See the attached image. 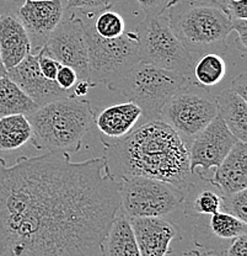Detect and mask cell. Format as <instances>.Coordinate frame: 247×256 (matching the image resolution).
<instances>
[{
  "label": "cell",
  "mask_w": 247,
  "mask_h": 256,
  "mask_svg": "<svg viewBox=\"0 0 247 256\" xmlns=\"http://www.w3.org/2000/svg\"><path fill=\"white\" fill-rule=\"evenodd\" d=\"M118 210L119 181L103 156L0 158V256H102Z\"/></svg>",
  "instance_id": "cell-1"
},
{
  "label": "cell",
  "mask_w": 247,
  "mask_h": 256,
  "mask_svg": "<svg viewBox=\"0 0 247 256\" xmlns=\"http://www.w3.org/2000/svg\"><path fill=\"white\" fill-rule=\"evenodd\" d=\"M101 142L103 158L117 181L139 176L183 188L193 184L187 143L160 120L148 121L122 140Z\"/></svg>",
  "instance_id": "cell-2"
},
{
  "label": "cell",
  "mask_w": 247,
  "mask_h": 256,
  "mask_svg": "<svg viewBox=\"0 0 247 256\" xmlns=\"http://www.w3.org/2000/svg\"><path fill=\"white\" fill-rule=\"evenodd\" d=\"M95 116L90 101L75 96L39 106L27 116L32 128L31 143L39 150L76 153Z\"/></svg>",
  "instance_id": "cell-3"
},
{
  "label": "cell",
  "mask_w": 247,
  "mask_h": 256,
  "mask_svg": "<svg viewBox=\"0 0 247 256\" xmlns=\"http://www.w3.org/2000/svg\"><path fill=\"white\" fill-rule=\"evenodd\" d=\"M169 22L191 54L222 52L233 32L227 9L213 0L179 2L169 9Z\"/></svg>",
  "instance_id": "cell-4"
},
{
  "label": "cell",
  "mask_w": 247,
  "mask_h": 256,
  "mask_svg": "<svg viewBox=\"0 0 247 256\" xmlns=\"http://www.w3.org/2000/svg\"><path fill=\"white\" fill-rule=\"evenodd\" d=\"M187 82L176 72L139 62L123 78L107 85V89L128 98L148 121H158L170 98Z\"/></svg>",
  "instance_id": "cell-5"
},
{
  "label": "cell",
  "mask_w": 247,
  "mask_h": 256,
  "mask_svg": "<svg viewBox=\"0 0 247 256\" xmlns=\"http://www.w3.org/2000/svg\"><path fill=\"white\" fill-rule=\"evenodd\" d=\"M134 34L139 62L176 72L191 82L195 60L175 34L167 16L145 18Z\"/></svg>",
  "instance_id": "cell-6"
},
{
  "label": "cell",
  "mask_w": 247,
  "mask_h": 256,
  "mask_svg": "<svg viewBox=\"0 0 247 256\" xmlns=\"http://www.w3.org/2000/svg\"><path fill=\"white\" fill-rule=\"evenodd\" d=\"M84 34L89 60V82L94 86L112 84L139 63L134 31L124 32L118 38L106 40L94 31L90 21L84 22Z\"/></svg>",
  "instance_id": "cell-7"
},
{
  "label": "cell",
  "mask_w": 247,
  "mask_h": 256,
  "mask_svg": "<svg viewBox=\"0 0 247 256\" xmlns=\"http://www.w3.org/2000/svg\"><path fill=\"white\" fill-rule=\"evenodd\" d=\"M188 188L155 178H123L119 184L118 212L127 218L165 217L185 202Z\"/></svg>",
  "instance_id": "cell-8"
},
{
  "label": "cell",
  "mask_w": 247,
  "mask_h": 256,
  "mask_svg": "<svg viewBox=\"0 0 247 256\" xmlns=\"http://www.w3.org/2000/svg\"><path fill=\"white\" fill-rule=\"evenodd\" d=\"M218 116V106L206 88L188 80L170 98L161 110L160 121L169 124L188 143Z\"/></svg>",
  "instance_id": "cell-9"
},
{
  "label": "cell",
  "mask_w": 247,
  "mask_h": 256,
  "mask_svg": "<svg viewBox=\"0 0 247 256\" xmlns=\"http://www.w3.org/2000/svg\"><path fill=\"white\" fill-rule=\"evenodd\" d=\"M47 56L62 66H70L78 80H89V60L85 42L84 21L75 15L60 21L42 47Z\"/></svg>",
  "instance_id": "cell-10"
},
{
  "label": "cell",
  "mask_w": 247,
  "mask_h": 256,
  "mask_svg": "<svg viewBox=\"0 0 247 256\" xmlns=\"http://www.w3.org/2000/svg\"><path fill=\"white\" fill-rule=\"evenodd\" d=\"M238 142V138L230 132L223 120L217 116L191 140L188 148L191 172L197 175L199 169L218 168Z\"/></svg>",
  "instance_id": "cell-11"
},
{
  "label": "cell",
  "mask_w": 247,
  "mask_h": 256,
  "mask_svg": "<svg viewBox=\"0 0 247 256\" xmlns=\"http://www.w3.org/2000/svg\"><path fill=\"white\" fill-rule=\"evenodd\" d=\"M6 76L38 106L74 96L71 92H65L58 86L55 80L42 76L38 66V50L26 56L22 62L7 70Z\"/></svg>",
  "instance_id": "cell-12"
},
{
  "label": "cell",
  "mask_w": 247,
  "mask_h": 256,
  "mask_svg": "<svg viewBox=\"0 0 247 256\" xmlns=\"http://www.w3.org/2000/svg\"><path fill=\"white\" fill-rule=\"evenodd\" d=\"M63 18L62 0H25L18 8V20L27 32L31 44L39 50Z\"/></svg>",
  "instance_id": "cell-13"
},
{
  "label": "cell",
  "mask_w": 247,
  "mask_h": 256,
  "mask_svg": "<svg viewBox=\"0 0 247 256\" xmlns=\"http://www.w3.org/2000/svg\"><path fill=\"white\" fill-rule=\"evenodd\" d=\"M140 256H167L180 230L164 217L129 218Z\"/></svg>",
  "instance_id": "cell-14"
},
{
  "label": "cell",
  "mask_w": 247,
  "mask_h": 256,
  "mask_svg": "<svg viewBox=\"0 0 247 256\" xmlns=\"http://www.w3.org/2000/svg\"><path fill=\"white\" fill-rule=\"evenodd\" d=\"M32 53V44L21 21L12 14L0 15V56L10 70Z\"/></svg>",
  "instance_id": "cell-15"
},
{
  "label": "cell",
  "mask_w": 247,
  "mask_h": 256,
  "mask_svg": "<svg viewBox=\"0 0 247 256\" xmlns=\"http://www.w3.org/2000/svg\"><path fill=\"white\" fill-rule=\"evenodd\" d=\"M209 182L220 194H234L247 188V146L239 140L222 164L217 168Z\"/></svg>",
  "instance_id": "cell-16"
},
{
  "label": "cell",
  "mask_w": 247,
  "mask_h": 256,
  "mask_svg": "<svg viewBox=\"0 0 247 256\" xmlns=\"http://www.w3.org/2000/svg\"><path fill=\"white\" fill-rule=\"evenodd\" d=\"M142 117V110L132 101L106 108L95 116L94 124L105 137L111 140H122L134 130Z\"/></svg>",
  "instance_id": "cell-17"
},
{
  "label": "cell",
  "mask_w": 247,
  "mask_h": 256,
  "mask_svg": "<svg viewBox=\"0 0 247 256\" xmlns=\"http://www.w3.org/2000/svg\"><path fill=\"white\" fill-rule=\"evenodd\" d=\"M218 116L240 142L247 140V102L230 88L222 90L215 96Z\"/></svg>",
  "instance_id": "cell-18"
},
{
  "label": "cell",
  "mask_w": 247,
  "mask_h": 256,
  "mask_svg": "<svg viewBox=\"0 0 247 256\" xmlns=\"http://www.w3.org/2000/svg\"><path fill=\"white\" fill-rule=\"evenodd\" d=\"M102 256H140L129 218L118 214L111 223L101 245Z\"/></svg>",
  "instance_id": "cell-19"
},
{
  "label": "cell",
  "mask_w": 247,
  "mask_h": 256,
  "mask_svg": "<svg viewBox=\"0 0 247 256\" xmlns=\"http://www.w3.org/2000/svg\"><path fill=\"white\" fill-rule=\"evenodd\" d=\"M32 137V128L25 114L0 117V152L17 150Z\"/></svg>",
  "instance_id": "cell-20"
},
{
  "label": "cell",
  "mask_w": 247,
  "mask_h": 256,
  "mask_svg": "<svg viewBox=\"0 0 247 256\" xmlns=\"http://www.w3.org/2000/svg\"><path fill=\"white\" fill-rule=\"evenodd\" d=\"M38 108L9 76L0 78V117L10 114L30 116Z\"/></svg>",
  "instance_id": "cell-21"
},
{
  "label": "cell",
  "mask_w": 247,
  "mask_h": 256,
  "mask_svg": "<svg viewBox=\"0 0 247 256\" xmlns=\"http://www.w3.org/2000/svg\"><path fill=\"white\" fill-rule=\"evenodd\" d=\"M227 72V62L219 53H206L195 60L191 82L206 89L213 88L224 80Z\"/></svg>",
  "instance_id": "cell-22"
},
{
  "label": "cell",
  "mask_w": 247,
  "mask_h": 256,
  "mask_svg": "<svg viewBox=\"0 0 247 256\" xmlns=\"http://www.w3.org/2000/svg\"><path fill=\"white\" fill-rule=\"evenodd\" d=\"M188 204L186 207V214L195 216H212L218 210H222V196L218 191L209 188L197 190L195 184L190 186L187 192Z\"/></svg>",
  "instance_id": "cell-23"
},
{
  "label": "cell",
  "mask_w": 247,
  "mask_h": 256,
  "mask_svg": "<svg viewBox=\"0 0 247 256\" xmlns=\"http://www.w3.org/2000/svg\"><path fill=\"white\" fill-rule=\"evenodd\" d=\"M94 31L100 37L106 40H115L126 32V21L118 12L107 9L97 16L96 20L91 21Z\"/></svg>",
  "instance_id": "cell-24"
},
{
  "label": "cell",
  "mask_w": 247,
  "mask_h": 256,
  "mask_svg": "<svg viewBox=\"0 0 247 256\" xmlns=\"http://www.w3.org/2000/svg\"><path fill=\"white\" fill-rule=\"evenodd\" d=\"M222 210L243 222H247V188L234 194H220Z\"/></svg>",
  "instance_id": "cell-25"
},
{
  "label": "cell",
  "mask_w": 247,
  "mask_h": 256,
  "mask_svg": "<svg viewBox=\"0 0 247 256\" xmlns=\"http://www.w3.org/2000/svg\"><path fill=\"white\" fill-rule=\"evenodd\" d=\"M180 0H137L138 4L145 12V18H155L164 15L165 12L171 9Z\"/></svg>",
  "instance_id": "cell-26"
},
{
  "label": "cell",
  "mask_w": 247,
  "mask_h": 256,
  "mask_svg": "<svg viewBox=\"0 0 247 256\" xmlns=\"http://www.w3.org/2000/svg\"><path fill=\"white\" fill-rule=\"evenodd\" d=\"M119 2L121 0H66V8L81 10H107Z\"/></svg>",
  "instance_id": "cell-27"
},
{
  "label": "cell",
  "mask_w": 247,
  "mask_h": 256,
  "mask_svg": "<svg viewBox=\"0 0 247 256\" xmlns=\"http://www.w3.org/2000/svg\"><path fill=\"white\" fill-rule=\"evenodd\" d=\"M38 66L44 78L55 80V76H57V73L60 69V66H62V64L53 60L49 56H47L44 50L41 48L38 50Z\"/></svg>",
  "instance_id": "cell-28"
},
{
  "label": "cell",
  "mask_w": 247,
  "mask_h": 256,
  "mask_svg": "<svg viewBox=\"0 0 247 256\" xmlns=\"http://www.w3.org/2000/svg\"><path fill=\"white\" fill-rule=\"evenodd\" d=\"M76 82H78V76L74 72V69L65 66H60V69L57 73V76H55V82L58 84V86L62 88L65 92H71Z\"/></svg>",
  "instance_id": "cell-29"
},
{
  "label": "cell",
  "mask_w": 247,
  "mask_h": 256,
  "mask_svg": "<svg viewBox=\"0 0 247 256\" xmlns=\"http://www.w3.org/2000/svg\"><path fill=\"white\" fill-rule=\"evenodd\" d=\"M222 256H247V236L234 239Z\"/></svg>",
  "instance_id": "cell-30"
},
{
  "label": "cell",
  "mask_w": 247,
  "mask_h": 256,
  "mask_svg": "<svg viewBox=\"0 0 247 256\" xmlns=\"http://www.w3.org/2000/svg\"><path fill=\"white\" fill-rule=\"evenodd\" d=\"M227 10L231 20L233 18L247 20V0H230L227 5Z\"/></svg>",
  "instance_id": "cell-31"
},
{
  "label": "cell",
  "mask_w": 247,
  "mask_h": 256,
  "mask_svg": "<svg viewBox=\"0 0 247 256\" xmlns=\"http://www.w3.org/2000/svg\"><path fill=\"white\" fill-rule=\"evenodd\" d=\"M233 31L238 34L239 41L241 42L243 50L245 52L247 48V20L233 18Z\"/></svg>",
  "instance_id": "cell-32"
},
{
  "label": "cell",
  "mask_w": 247,
  "mask_h": 256,
  "mask_svg": "<svg viewBox=\"0 0 247 256\" xmlns=\"http://www.w3.org/2000/svg\"><path fill=\"white\" fill-rule=\"evenodd\" d=\"M229 88L231 90H234L236 94L240 95L241 98H246L247 100V76L245 72L239 74V76L231 82Z\"/></svg>",
  "instance_id": "cell-33"
},
{
  "label": "cell",
  "mask_w": 247,
  "mask_h": 256,
  "mask_svg": "<svg viewBox=\"0 0 247 256\" xmlns=\"http://www.w3.org/2000/svg\"><path fill=\"white\" fill-rule=\"evenodd\" d=\"M94 85L89 82V80H78L76 84L74 85V88L71 89V92L75 98H85L90 92V88H92Z\"/></svg>",
  "instance_id": "cell-34"
},
{
  "label": "cell",
  "mask_w": 247,
  "mask_h": 256,
  "mask_svg": "<svg viewBox=\"0 0 247 256\" xmlns=\"http://www.w3.org/2000/svg\"><path fill=\"white\" fill-rule=\"evenodd\" d=\"M183 256H222V255L214 252H207V250L202 252V250L193 249V250H188V252H183Z\"/></svg>",
  "instance_id": "cell-35"
},
{
  "label": "cell",
  "mask_w": 247,
  "mask_h": 256,
  "mask_svg": "<svg viewBox=\"0 0 247 256\" xmlns=\"http://www.w3.org/2000/svg\"><path fill=\"white\" fill-rule=\"evenodd\" d=\"M6 69H5V66H4V64H2V60H1V56H0V78H1V76H6Z\"/></svg>",
  "instance_id": "cell-36"
},
{
  "label": "cell",
  "mask_w": 247,
  "mask_h": 256,
  "mask_svg": "<svg viewBox=\"0 0 247 256\" xmlns=\"http://www.w3.org/2000/svg\"><path fill=\"white\" fill-rule=\"evenodd\" d=\"M213 2H217V4H219L220 6H223L224 9H227V5H228V2H230V0H213Z\"/></svg>",
  "instance_id": "cell-37"
},
{
  "label": "cell",
  "mask_w": 247,
  "mask_h": 256,
  "mask_svg": "<svg viewBox=\"0 0 247 256\" xmlns=\"http://www.w3.org/2000/svg\"><path fill=\"white\" fill-rule=\"evenodd\" d=\"M6 2H21V0H6ZM23 2H25V0H23Z\"/></svg>",
  "instance_id": "cell-38"
}]
</instances>
